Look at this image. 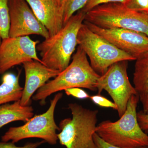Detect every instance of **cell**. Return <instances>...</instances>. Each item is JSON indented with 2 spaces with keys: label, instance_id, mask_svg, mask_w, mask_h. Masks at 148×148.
<instances>
[{
  "label": "cell",
  "instance_id": "cell-15",
  "mask_svg": "<svg viewBox=\"0 0 148 148\" xmlns=\"http://www.w3.org/2000/svg\"><path fill=\"white\" fill-rule=\"evenodd\" d=\"M34 109L31 106H23L20 100L11 104L0 106V128L12 122L23 121L26 123L34 116Z\"/></svg>",
  "mask_w": 148,
  "mask_h": 148
},
{
  "label": "cell",
  "instance_id": "cell-5",
  "mask_svg": "<svg viewBox=\"0 0 148 148\" xmlns=\"http://www.w3.org/2000/svg\"><path fill=\"white\" fill-rule=\"evenodd\" d=\"M84 21L104 29H128L148 36V15L130 10L121 3L98 6L86 13Z\"/></svg>",
  "mask_w": 148,
  "mask_h": 148
},
{
  "label": "cell",
  "instance_id": "cell-26",
  "mask_svg": "<svg viewBox=\"0 0 148 148\" xmlns=\"http://www.w3.org/2000/svg\"><path fill=\"white\" fill-rule=\"evenodd\" d=\"M2 42V39L1 36H0V46H1V44Z\"/></svg>",
  "mask_w": 148,
  "mask_h": 148
},
{
  "label": "cell",
  "instance_id": "cell-27",
  "mask_svg": "<svg viewBox=\"0 0 148 148\" xmlns=\"http://www.w3.org/2000/svg\"><path fill=\"white\" fill-rule=\"evenodd\" d=\"M145 132L147 133V134H148V130H146V131H145Z\"/></svg>",
  "mask_w": 148,
  "mask_h": 148
},
{
  "label": "cell",
  "instance_id": "cell-10",
  "mask_svg": "<svg viewBox=\"0 0 148 148\" xmlns=\"http://www.w3.org/2000/svg\"><path fill=\"white\" fill-rule=\"evenodd\" d=\"M39 42L29 36L9 37L2 40L0 46V74L32 60L42 63L37 53L36 46Z\"/></svg>",
  "mask_w": 148,
  "mask_h": 148
},
{
  "label": "cell",
  "instance_id": "cell-9",
  "mask_svg": "<svg viewBox=\"0 0 148 148\" xmlns=\"http://www.w3.org/2000/svg\"><path fill=\"white\" fill-rule=\"evenodd\" d=\"M94 33L137 60L148 54V36L132 30L120 28L104 29L84 21Z\"/></svg>",
  "mask_w": 148,
  "mask_h": 148
},
{
  "label": "cell",
  "instance_id": "cell-1",
  "mask_svg": "<svg viewBox=\"0 0 148 148\" xmlns=\"http://www.w3.org/2000/svg\"><path fill=\"white\" fill-rule=\"evenodd\" d=\"M85 14L81 10L79 11L58 33L37 45L36 49L44 65L60 72L68 67L78 45V33Z\"/></svg>",
  "mask_w": 148,
  "mask_h": 148
},
{
  "label": "cell",
  "instance_id": "cell-23",
  "mask_svg": "<svg viewBox=\"0 0 148 148\" xmlns=\"http://www.w3.org/2000/svg\"><path fill=\"white\" fill-rule=\"evenodd\" d=\"M45 141L42 140L40 142L34 143H29L23 147H17L15 145L14 143L12 142H0V148H37L44 143Z\"/></svg>",
  "mask_w": 148,
  "mask_h": 148
},
{
  "label": "cell",
  "instance_id": "cell-8",
  "mask_svg": "<svg viewBox=\"0 0 148 148\" xmlns=\"http://www.w3.org/2000/svg\"><path fill=\"white\" fill-rule=\"evenodd\" d=\"M127 61H121L110 66L105 73L101 75L96 83L98 94L106 90L117 107L121 117L127 108L130 98L138 95L135 87L130 81L127 73Z\"/></svg>",
  "mask_w": 148,
  "mask_h": 148
},
{
  "label": "cell",
  "instance_id": "cell-20",
  "mask_svg": "<svg viewBox=\"0 0 148 148\" xmlns=\"http://www.w3.org/2000/svg\"><path fill=\"white\" fill-rule=\"evenodd\" d=\"M89 98L95 105H98L100 107L111 108L116 110H117V107L114 102L105 98L103 95H101V94H98L97 95H91Z\"/></svg>",
  "mask_w": 148,
  "mask_h": 148
},
{
  "label": "cell",
  "instance_id": "cell-22",
  "mask_svg": "<svg viewBox=\"0 0 148 148\" xmlns=\"http://www.w3.org/2000/svg\"><path fill=\"white\" fill-rule=\"evenodd\" d=\"M66 95L79 99H86L90 98V95L86 91L80 88H71L64 90Z\"/></svg>",
  "mask_w": 148,
  "mask_h": 148
},
{
  "label": "cell",
  "instance_id": "cell-7",
  "mask_svg": "<svg viewBox=\"0 0 148 148\" xmlns=\"http://www.w3.org/2000/svg\"><path fill=\"white\" fill-rule=\"evenodd\" d=\"M62 97L63 93L58 92L51 100L50 106L44 113L32 117L23 125L10 127L2 136V141L15 143L27 138H38L51 145H56L58 140L56 131L60 129L54 120V112Z\"/></svg>",
  "mask_w": 148,
  "mask_h": 148
},
{
  "label": "cell",
  "instance_id": "cell-4",
  "mask_svg": "<svg viewBox=\"0 0 148 148\" xmlns=\"http://www.w3.org/2000/svg\"><path fill=\"white\" fill-rule=\"evenodd\" d=\"M68 108L72 118L62 120L59 124L58 140L66 148H97L93 136L97 127V110H91L76 103Z\"/></svg>",
  "mask_w": 148,
  "mask_h": 148
},
{
  "label": "cell",
  "instance_id": "cell-12",
  "mask_svg": "<svg viewBox=\"0 0 148 148\" xmlns=\"http://www.w3.org/2000/svg\"><path fill=\"white\" fill-rule=\"evenodd\" d=\"M23 66L25 82L20 102L22 106H30L31 98L34 93L50 79L57 76L60 72L34 60L25 62Z\"/></svg>",
  "mask_w": 148,
  "mask_h": 148
},
{
  "label": "cell",
  "instance_id": "cell-2",
  "mask_svg": "<svg viewBox=\"0 0 148 148\" xmlns=\"http://www.w3.org/2000/svg\"><path fill=\"white\" fill-rule=\"evenodd\" d=\"M138 95L130 98L124 114L117 121L106 120L97 125L95 133L106 143L121 148L148 147V134L138 123L137 108Z\"/></svg>",
  "mask_w": 148,
  "mask_h": 148
},
{
  "label": "cell",
  "instance_id": "cell-24",
  "mask_svg": "<svg viewBox=\"0 0 148 148\" xmlns=\"http://www.w3.org/2000/svg\"><path fill=\"white\" fill-rule=\"evenodd\" d=\"M137 117L139 125L144 131L148 130V112H145L143 111L137 112Z\"/></svg>",
  "mask_w": 148,
  "mask_h": 148
},
{
  "label": "cell",
  "instance_id": "cell-21",
  "mask_svg": "<svg viewBox=\"0 0 148 148\" xmlns=\"http://www.w3.org/2000/svg\"><path fill=\"white\" fill-rule=\"evenodd\" d=\"M127 0H88L87 3L81 10L85 13H86L94 8L101 5L110 3H124Z\"/></svg>",
  "mask_w": 148,
  "mask_h": 148
},
{
  "label": "cell",
  "instance_id": "cell-25",
  "mask_svg": "<svg viewBox=\"0 0 148 148\" xmlns=\"http://www.w3.org/2000/svg\"><path fill=\"white\" fill-rule=\"evenodd\" d=\"M93 138L97 148H121L106 143L96 133H94ZM140 148H148V147H142Z\"/></svg>",
  "mask_w": 148,
  "mask_h": 148
},
{
  "label": "cell",
  "instance_id": "cell-19",
  "mask_svg": "<svg viewBox=\"0 0 148 148\" xmlns=\"http://www.w3.org/2000/svg\"><path fill=\"white\" fill-rule=\"evenodd\" d=\"M123 4L130 10L148 16V0H127Z\"/></svg>",
  "mask_w": 148,
  "mask_h": 148
},
{
  "label": "cell",
  "instance_id": "cell-18",
  "mask_svg": "<svg viewBox=\"0 0 148 148\" xmlns=\"http://www.w3.org/2000/svg\"><path fill=\"white\" fill-rule=\"evenodd\" d=\"M9 0H0V36L2 40L9 37L10 16Z\"/></svg>",
  "mask_w": 148,
  "mask_h": 148
},
{
  "label": "cell",
  "instance_id": "cell-6",
  "mask_svg": "<svg viewBox=\"0 0 148 148\" xmlns=\"http://www.w3.org/2000/svg\"><path fill=\"white\" fill-rule=\"evenodd\" d=\"M77 42L89 58L92 69L101 75L115 63L136 60L133 56L92 32L84 22L78 33Z\"/></svg>",
  "mask_w": 148,
  "mask_h": 148
},
{
  "label": "cell",
  "instance_id": "cell-14",
  "mask_svg": "<svg viewBox=\"0 0 148 148\" xmlns=\"http://www.w3.org/2000/svg\"><path fill=\"white\" fill-rule=\"evenodd\" d=\"M133 81L143 111L148 112V54L136 60Z\"/></svg>",
  "mask_w": 148,
  "mask_h": 148
},
{
  "label": "cell",
  "instance_id": "cell-13",
  "mask_svg": "<svg viewBox=\"0 0 148 148\" xmlns=\"http://www.w3.org/2000/svg\"><path fill=\"white\" fill-rule=\"evenodd\" d=\"M25 1L38 19L47 29L49 36L55 35L64 27L63 11L57 0Z\"/></svg>",
  "mask_w": 148,
  "mask_h": 148
},
{
  "label": "cell",
  "instance_id": "cell-3",
  "mask_svg": "<svg viewBox=\"0 0 148 148\" xmlns=\"http://www.w3.org/2000/svg\"><path fill=\"white\" fill-rule=\"evenodd\" d=\"M72 59L65 70L37 90L32 97L34 101H40L41 105L44 106L47 98L51 94L71 88L97 90L95 86L101 75L92 69L87 55L79 46Z\"/></svg>",
  "mask_w": 148,
  "mask_h": 148
},
{
  "label": "cell",
  "instance_id": "cell-16",
  "mask_svg": "<svg viewBox=\"0 0 148 148\" xmlns=\"http://www.w3.org/2000/svg\"><path fill=\"white\" fill-rule=\"evenodd\" d=\"M21 73L19 71L16 75L12 73L3 75L0 85V106L21 99L23 89L19 82Z\"/></svg>",
  "mask_w": 148,
  "mask_h": 148
},
{
  "label": "cell",
  "instance_id": "cell-17",
  "mask_svg": "<svg viewBox=\"0 0 148 148\" xmlns=\"http://www.w3.org/2000/svg\"><path fill=\"white\" fill-rule=\"evenodd\" d=\"M64 14V25L70 18L81 10L88 0H57Z\"/></svg>",
  "mask_w": 148,
  "mask_h": 148
},
{
  "label": "cell",
  "instance_id": "cell-11",
  "mask_svg": "<svg viewBox=\"0 0 148 148\" xmlns=\"http://www.w3.org/2000/svg\"><path fill=\"white\" fill-rule=\"evenodd\" d=\"M8 4L10 16L9 37L37 35L45 39L49 36L47 29L25 0H9Z\"/></svg>",
  "mask_w": 148,
  "mask_h": 148
}]
</instances>
